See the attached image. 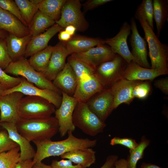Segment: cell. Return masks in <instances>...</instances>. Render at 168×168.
<instances>
[{
    "instance_id": "1",
    "label": "cell",
    "mask_w": 168,
    "mask_h": 168,
    "mask_svg": "<svg viewBox=\"0 0 168 168\" xmlns=\"http://www.w3.org/2000/svg\"><path fill=\"white\" fill-rule=\"evenodd\" d=\"M68 137L66 139L54 141L47 140L33 142L37 150L32 160L34 163L41 162L44 159L52 156H58L65 153L77 150L91 148L97 144L96 139L78 138L74 136L72 132H68Z\"/></svg>"
},
{
    "instance_id": "2",
    "label": "cell",
    "mask_w": 168,
    "mask_h": 168,
    "mask_svg": "<svg viewBox=\"0 0 168 168\" xmlns=\"http://www.w3.org/2000/svg\"><path fill=\"white\" fill-rule=\"evenodd\" d=\"M19 133L30 142L50 140L58 131L55 117L40 119H21L16 124Z\"/></svg>"
},
{
    "instance_id": "3",
    "label": "cell",
    "mask_w": 168,
    "mask_h": 168,
    "mask_svg": "<svg viewBox=\"0 0 168 168\" xmlns=\"http://www.w3.org/2000/svg\"><path fill=\"white\" fill-rule=\"evenodd\" d=\"M145 33V39L148 43L149 55L151 68L168 73V45L162 43L147 21L144 19L138 20Z\"/></svg>"
},
{
    "instance_id": "4",
    "label": "cell",
    "mask_w": 168,
    "mask_h": 168,
    "mask_svg": "<svg viewBox=\"0 0 168 168\" xmlns=\"http://www.w3.org/2000/svg\"><path fill=\"white\" fill-rule=\"evenodd\" d=\"M8 74L21 76L27 81L41 89L52 90L60 94L61 92L52 82L48 80L42 73L36 71L24 57L12 61L4 70Z\"/></svg>"
},
{
    "instance_id": "5",
    "label": "cell",
    "mask_w": 168,
    "mask_h": 168,
    "mask_svg": "<svg viewBox=\"0 0 168 168\" xmlns=\"http://www.w3.org/2000/svg\"><path fill=\"white\" fill-rule=\"evenodd\" d=\"M55 107L47 100L39 96H26L21 100L18 113L21 119H31L46 118L51 116Z\"/></svg>"
},
{
    "instance_id": "6",
    "label": "cell",
    "mask_w": 168,
    "mask_h": 168,
    "mask_svg": "<svg viewBox=\"0 0 168 168\" xmlns=\"http://www.w3.org/2000/svg\"><path fill=\"white\" fill-rule=\"evenodd\" d=\"M72 122L86 134L95 136L102 133L106 126L88 107L86 103L78 102L74 110Z\"/></svg>"
},
{
    "instance_id": "7",
    "label": "cell",
    "mask_w": 168,
    "mask_h": 168,
    "mask_svg": "<svg viewBox=\"0 0 168 168\" xmlns=\"http://www.w3.org/2000/svg\"><path fill=\"white\" fill-rule=\"evenodd\" d=\"M128 63L117 54L113 59L104 62L96 68L94 75L104 88L110 87L122 76Z\"/></svg>"
},
{
    "instance_id": "8",
    "label": "cell",
    "mask_w": 168,
    "mask_h": 168,
    "mask_svg": "<svg viewBox=\"0 0 168 168\" xmlns=\"http://www.w3.org/2000/svg\"><path fill=\"white\" fill-rule=\"evenodd\" d=\"M82 6L79 0H67L62 9L60 18L55 23L63 28L72 25L78 31H86L89 23L81 10Z\"/></svg>"
},
{
    "instance_id": "9",
    "label": "cell",
    "mask_w": 168,
    "mask_h": 168,
    "mask_svg": "<svg viewBox=\"0 0 168 168\" xmlns=\"http://www.w3.org/2000/svg\"><path fill=\"white\" fill-rule=\"evenodd\" d=\"M62 101L59 107L57 109L54 114L58 121V132L60 136L63 137L68 132H73L75 127L72 122V115L74 109L78 102L72 96H69L61 92Z\"/></svg>"
},
{
    "instance_id": "10",
    "label": "cell",
    "mask_w": 168,
    "mask_h": 168,
    "mask_svg": "<svg viewBox=\"0 0 168 168\" xmlns=\"http://www.w3.org/2000/svg\"><path fill=\"white\" fill-rule=\"evenodd\" d=\"M15 92H21L26 96L42 97L53 104L56 109L59 107L62 101V96L61 94L50 89L40 88L23 77L21 81L18 85L12 88L5 90L2 96Z\"/></svg>"
},
{
    "instance_id": "11",
    "label": "cell",
    "mask_w": 168,
    "mask_h": 168,
    "mask_svg": "<svg viewBox=\"0 0 168 168\" xmlns=\"http://www.w3.org/2000/svg\"><path fill=\"white\" fill-rule=\"evenodd\" d=\"M89 109L103 122L113 110V96L110 88H105L86 103Z\"/></svg>"
},
{
    "instance_id": "12",
    "label": "cell",
    "mask_w": 168,
    "mask_h": 168,
    "mask_svg": "<svg viewBox=\"0 0 168 168\" xmlns=\"http://www.w3.org/2000/svg\"><path fill=\"white\" fill-rule=\"evenodd\" d=\"M130 25L126 21L124 23L120 30L114 36L104 40L105 44L109 46L113 52L123 58L128 64L133 61L137 63L129 50L127 40L131 33Z\"/></svg>"
},
{
    "instance_id": "13",
    "label": "cell",
    "mask_w": 168,
    "mask_h": 168,
    "mask_svg": "<svg viewBox=\"0 0 168 168\" xmlns=\"http://www.w3.org/2000/svg\"><path fill=\"white\" fill-rule=\"evenodd\" d=\"M116 54L113 52L109 46L101 44L85 52L71 55L84 62L95 70L100 64L114 59Z\"/></svg>"
},
{
    "instance_id": "14",
    "label": "cell",
    "mask_w": 168,
    "mask_h": 168,
    "mask_svg": "<svg viewBox=\"0 0 168 168\" xmlns=\"http://www.w3.org/2000/svg\"><path fill=\"white\" fill-rule=\"evenodd\" d=\"M24 95L15 92L0 97V123H16L20 119L18 113L19 102Z\"/></svg>"
},
{
    "instance_id": "15",
    "label": "cell",
    "mask_w": 168,
    "mask_h": 168,
    "mask_svg": "<svg viewBox=\"0 0 168 168\" xmlns=\"http://www.w3.org/2000/svg\"><path fill=\"white\" fill-rule=\"evenodd\" d=\"M131 30L132 31L130 39L132 51L131 53L141 66L151 68L147 59V41L139 33L134 17L130 20Z\"/></svg>"
},
{
    "instance_id": "16",
    "label": "cell",
    "mask_w": 168,
    "mask_h": 168,
    "mask_svg": "<svg viewBox=\"0 0 168 168\" xmlns=\"http://www.w3.org/2000/svg\"><path fill=\"white\" fill-rule=\"evenodd\" d=\"M68 53L62 42L60 41L54 46L47 67L42 73L48 80L52 82L63 69L66 63Z\"/></svg>"
},
{
    "instance_id": "17",
    "label": "cell",
    "mask_w": 168,
    "mask_h": 168,
    "mask_svg": "<svg viewBox=\"0 0 168 168\" xmlns=\"http://www.w3.org/2000/svg\"><path fill=\"white\" fill-rule=\"evenodd\" d=\"M0 125L7 131L11 139L19 147L20 161L33 159L36 152L30 142L19 133L16 123L3 122L0 123Z\"/></svg>"
},
{
    "instance_id": "18",
    "label": "cell",
    "mask_w": 168,
    "mask_h": 168,
    "mask_svg": "<svg viewBox=\"0 0 168 168\" xmlns=\"http://www.w3.org/2000/svg\"><path fill=\"white\" fill-rule=\"evenodd\" d=\"M104 88L94 74L78 81L72 96L78 102L86 103L92 96Z\"/></svg>"
},
{
    "instance_id": "19",
    "label": "cell",
    "mask_w": 168,
    "mask_h": 168,
    "mask_svg": "<svg viewBox=\"0 0 168 168\" xmlns=\"http://www.w3.org/2000/svg\"><path fill=\"white\" fill-rule=\"evenodd\" d=\"M69 55L85 52L99 44H105L104 40L75 34L68 41L62 42Z\"/></svg>"
},
{
    "instance_id": "20",
    "label": "cell",
    "mask_w": 168,
    "mask_h": 168,
    "mask_svg": "<svg viewBox=\"0 0 168 168\" xmlns=\"http://www.w3.org/2000/svg\"><path fill=\"white\" fill-rule=\"evenodd\" d=\"M138 82L122 78L110 88L113 96V110L122 103L129 104L133 98L132 96L133 89Z\"/></svg>"
},
{
    "instance_id": "21",
    "label": "cell",
    "mask_w": 168,
    "mask_h": 168,
    "mask_svg": "<svg viewBox=\"0 0 168 168\" xmlns=\"http://www.w3.org/2000/svg\"><path fill=\"white\" fill-rule=\"evenodd\" d=\"M63 29L55 23L43 33L33 36L27 46L24 57L30 56L46 48L50 40Z\"/></svg>"
},
{
    "instance_id": "22",
    "label": "cell",
    "mask_w": 168,
    "mask_h": 168,
    "mask_svg": "<svg viewBox=\"0 0 168 168\" xmlns=\"http://www.w3.org/2000/svg\"><path fill=\"white\" fill-rule=\"evenodd\" d=\"M0 30H4L19 37L30 34L28 26L14 15L0 7Z\"/></svg>"
},
{
    "instance_id": "23",
    "label": "cell",
    "mask_w": 168,
    "mask_h": 168,
    "mask_svg": "<svg viewBox=\"0 0 168 168\" xmlns=\"http://www.w3.org/2000/svg\"><path fill=\"white\" fill-rule=\"evenodd\" d=\"M78 80L73 69L67 63L52 82L61 92L72 96L75 92Z\"/></svg>"
},
{
    "instance_id": "24",
    "label": "cell",
    "mask_w": 168,
    "mask_h": 168,
    "mask_svg": "<svg viewBox=\"0 0 168 168\" xmlns=\"http://www.w3.org/2000/svg\"><path fill=\"white\" fill-rule=\"evenodd\" d=\"M167 74L160 70L143 68L133 61L128 64L124 72L122 78L130 81H152L159 76Z\"/></svg>"
},
{
    "instance_id": "25",
    "label": "cell",
    "mask_w": 168,
    "mask_h": 168,
    "mask_svg": "<svg viewBox=\"0 0 168 168\" xmlns=\"http://www.w3.org/2000/svg\"><path fill=\"white\" fill-rule=\"evenodd\" d=\"M32 37L30 34L24 37H19L8 33L5 39L8 52L12 61H15L24 57L27 46Z\"/></svg>"
},
{
    "instance_id": "26",
    "label": "cell",
    "mask_w": 168,
    "mask_h": 168,
    "mask_svg": "<svg viewBox=\"0 0 168 168\" xmlns=\"http://www.w3.org/2000/svg\"><path fill=\"white\" fill-rule=\"evenodd\" d=\"M96 153V151L91 148H86L66 152L60 156L63 159H67L72 163L87 168L95 162Z\"/></svg>"
},
{
    "instance_id": "27",
    "label": "cell",
    "mask_w": 168,
    "mask_h": 168,
    "mask_svg": "<svg viewBox=\"0 0 168 168\" xmlns=\"http://www.w3.org/2000/svg\"><path fill=\"white\" fill-rule=\"evenodd\" d=\"M153 18L155 20L157 30L156 36L159 37L168 19V0H153Z\"/></svg>"
},
{
    "instance_id": "28",
    "label": "cell",
    "mask_w": 168,
    "mask_h": 168,
    "mask_svg": "<svg viewBox=\"0 0 168 168\" xmlns=\"http://www.w3.org/2000/svg\"><path fill=\"white\" fill-rule=\"evenodd\" d=\"M67 0H42L39 10L55 22L60 18L61 10Z\"/></svg>"
},
{
    "instance_id": "29",
    "label": "cell",
    "mask_w": 168,
    "mask_h": 168,
    "mask_svg": "<svg viewBox=\"0 0 168 168\" xmlns=\"http://www.w3.org/2000/svg\"><path fill=\"white\" fill-rule=\"evenodd\" d=\"M53 48L54 46L48 45L30 56L28 60L30 64L36 71L43 73L48 66Z\"/></svg>"
},
{
    "instance_id": "30",
    "label": "cell",
    "mask_w": 168,
    "mask_h": 168,
    "mask_svg": "<svg viewBox=\"0 0 168 168\" xmlns=\"http://www.w3.org/2000/svg\"><path fill=\"white\" fill-rule=\"evenodd\" d=\"M55 23L54 21L38 10L28 27L30 33L32 37L36 36L42 33L46 29Z\"/></svg>"
},
{
    "instance_id": "31",
    "label": "cell",
    "mask_w": 168,
    "mask_h": 168,
    "mask_svg": "<svg viewBox=\"0 0 168 168\" xmlns=\"http://www.w3.org/2000/svg\"><path fill=\"white\" fill-rule=\"evenodd\" d=\"M67 63L71 67L78 80L94 74L95 70L82 61L69 55Z\"/></svg>"
},
{
    "instance_id": "32",
    "label": "cell",
    "mask_w": 168,
    "mask_h": 168,
    "mask_svg": "<svg viewBox=\"0 0 168 168\" xmlns=\"http://www.w3.org/2000/svg\"><path fill=\"white\" fill-rule=\"evenodd\" d=\"M150 142L149 139L143 136L137 147L129 150V154L126 159L128 168H137L138 161L143 157L144 150L150 145Z\"/></svg>"
},
{
    "instance_id": "33",
    "label": "cell",
    "mask_w": 168,
    "mask_h": 168,
    "mask_svg": "<svg viewBox=\"0 0 168 168\" xmlns=\"http://www.w3.org/2000/svg\"><path fill=\"white\" fill-rule=\"evenodd\" d=\"M135 19L145 20L154 30L153 0H143L138 6L134 15Z\"/></svg>"
},
{
    "instance_id": "34",
    "label": "cell",
    "mask_w": 168,
    "mask_h": 168,
    "mask_svg": "<svg viewBox=\"0 0 168 168\" xmlns=\"http://www.w3.org/2000/svg\"><path fill=\"white\" fill-rule=\"evenodd\" d=\"M22 17L28 27L30 26L35 14L39 10L38 4L31 0H15Z\"/></svg>"
},
{
    "instance_id": "35",
    "label": "cell",
    "mask_w": 168,
    "mask_h": 168,
    "mask_svg": "<svg viewBox=\"0 0 168 168\" xmlns=\"http://www.w3.org/2000/svg\"><path fill=\"white\" fill-rule=\"evenodd\" d=\"M20 152L18 146L0 153V168H14L20 161Z\"/></svg>"
},
{
    "instance_id": "36",
    "label": "cell",
    "mask_w": 168,
    "mask_h": 168,
    "mask_svg": "<svg viewBox=\"0 0 168 168\" xmlns=\"http://www.w3.org/2000/svg\"><path fill=\"white\" fill-rule=\"evenodd\" d=\"M21 80L22 77L12 76L0 67V84L5 90L15 87L18 85Z\"/></svg>"
},
{
    "instance_id": "37",
    "label": "cell",
    "mask_w": 168,
    "mask_h": 168,
    "mask_svg": "<svg viewBox=\"0 0 168 168\" xmlns=\"http://www.w3.org/2000/svg\"><path fill=\"white\" fill-rule=\"evenodd\" d=\"M0 7L14 15L25 25L28 26L23 19L19 9L14 1L0 0Z\"/></svg>"
},
{
    "instance_id": "38",
    "label": "cell",
    "mask_w": 168,
    "mask_h": 168,
    "mask_svg": "<svg viewBox=\"0 0 168 168\" xmlns=\"http://www.w3.org/2000/svg\"><path fill=\"white\" fill-rule=\"evenodd\" d=\"M151 90L150 84L147 82H138L134 87L132 96L140 99H144L149 95Z\"/></svg>"
},
{
    "instance_id": "39",
    "label": "cell",
    "mask_w": 168,
    "mask_h": 168,
    "mask_svg": "<svg viewBox=\"0 0 168 168\" xmlns=\"http://www.w3.org/2000/svg\"><path fill=\"white\" fill-rule=\"evenodd\" d=\"M18 146L11 139L6 130L0 132V153L8 151Z\"/></svg>"
},
{
    "instance_id": "40",
    "label": "cell",
    "mask_w": 168,
    "mask_h": 168,
    "mask_svg": "<svg viewBox=\"0 0 168 168\" xmlns=\"http://www.w3.org/2000/svg\"><path fill=\"white\" fill-rule=\"evenodd\" d=\"M12 62L8 52L5 38H0V67L4 70Z\"/></svg>"
},
{
    "instance_id": "41",
    "label": "cell",
    "mask_w": 168,
    "mask_h": 168,
    "mask_svg": "<svg viewBox=\"0 0 168 168\" xmlns=\"http://www.w3.org/2000/svg\"><path fill=\"white\" fill-rule=\"evenodd\" d=\"M110 144L112 146L121 145L132 150L135 148L138 145L135 140L131 138H120L114 137L110 140Z\"/></svg>"
},
{
    "instance_id": "42",
    "label": "cell",
    "mask_w": 168,
    "mask_h": 168,
    "mask_svg": "<svg viewBox=\"0 0 168 168\" xmlns=\"http://www.w3.org/2000/svg\"><path fill=\"white\" fill-rule=\"evenodd\" d=\"M51 166L52 168H85L80 164L73 165L69 160L64 159L59 161L53 160Z\"/></svg>"
},
{
    "instance_id": "43",
    "label": "cell",
    "mask_w": 168,
    "mask_h": 168,
    "mask_svg": "<svg viewBox=\"0 0 168 168\" xmlns=\"http://www.w3.org/2000/svg\"><path fill=\"white\" fill-rule=\"evenodd\" d=\"M112 0H89L86 1L82 5L85 12H87L112 2Z\"/></svg>"
},
{
    "instance_id": "44",
    "label": "cell",
    "mask_w": 168,
    "mask_h": 168,
    "mask_svg": "<svg viewBox=\"0 0 168 168\" xmlns=\"http://www.w3.org/2000/svg\"><path fill=\"white\" fill-rule=\"evenodd\" d=\"M155 86L166 95L168 94V78L166 77L156 80L154 83Z\"/></svg>"
},
{
    "instance_id": "45",
    "label": "cell",
    "mask_w": 168,
    "mask_h": 168,
    "mask_svg": "<svg viewBox=\"0 0 168 168\" xmlns=\"http://www.w3.org/2000/svg\"><path fill=\"white\" fill-rule=\"evenodd\" d=\"M118 158V156L116 155H112L108 156L107 157L105 163L100 168H112L114 166Z\"/></svg>"
},
{
    "instance_id": "46",
    "label": "cell",
    "mask_w": 168,
    "mask_h": 168,
    "mask_svg": "<svg viewBox=\"0 0 168 168\" xmlns=\"http://www.w3.org/2000/svg\"><path fill=\"white\" fill-rule=\"evenodd\" d=\"M33 164L32 160L20 161L14 168H32Z\"/></svg>"
},
{
    "instance_id": "47",
    "label": "cell",
    "mask_w": 168,
    "mask_h": 168,
    "mask_svg": "<svg viewBox=\"0 0 168 168\" xmlns=\"http://www.w3.org/2000/svg\"><path fill=\"white\" fill-rule=\"evenodd\" d=\"M72 36L64 30H61L58 34V38L60 41L66 42L69 40Z\"/></svg>"
},
{
    "instance_id": "48",
    "label": "cell",
    "mask_w": 168,
    "mask_h": 168,
    "mask_svg": "<svg viewBox=\"0 0 168 168\" xmlns=\"http://www.w3.org/2000/svg\"><path fill=\"white\" fill-rule=\"evenodd\" d=\"M112 168H128L126 159L124 158L118 159Z\"/></svg>"
},
{
    "instance_id": "49",
    "label": "cell",
    "mask_w": 168,
    "mask_h": 168,
    "mask_svg": "<svg viewBox=\"0 0 168 168\" xmlns=\"http://www.w3.org/2000/svg\"><path fill=\"white\" fill-rule=\"evenodd\" d=\"M32 168H52L51 165H46L41 162L34 163Z\"/></svg>"
},
{
    "instance_id": "50",
    "label": "cell",
    "mask_w": 168,
    "mask_h": 168,
    "mask_svg": "<svg viewBox=\"0 0 168 168\" xmlns=\"http://www.w3.org/2000/svg\"><path fill=\"white\" fill-rule=\"evenodd\" d=\"M64 30L72 36L75 34L76 29L74 26L69 25L66 27Z\"/></svg>"
},
{
    "instance_id": "51",
    "label": "cell",
    "mask_w": 168,
    "mask_h": 168,
    "mask_svg": "<svg viewBox=\"0 0 168 168\" xmlns=\"http://www.w3.org/2000/svg\"><path fill=\"white\" fill-rule=\"evenodd\" d=\"M141 168H161L155 165L150 163H143L141 166Z\"/></svg>"
},
{
    "instance_id": "52",
    "label": "cell",
    "mask_w": 168,
    "mask_h": 168,
    "mask_svg": "<svg viewBox=\"0 0 168 168\" xmlns=\"http://www.w3.org/2000/svg\"><path fill=\"white\" fill-rule=\"evenodd\" d=\"M8 33L2 30H0V38H5Z\"/></svg>"
},
{
    "instance_id": "53",
    "label": "cell",
    "mask_w": 168,
    "mask_h": 168,
    "mask_svg": "<svg viewBox=\"0 0 168 168\" xmlns=\"http://www.w3.org/2000/svg\"><path fill=\"white\" fill-rule=\"evenodd\" d=\"M5 90V88L0 84V97L2 96L3 92Z\"/></svg>"
},
{
    "instance_id": "54",
    "label": "cell",
    "mask_w": 168,
    "mask_h": 168,
    "mask_svg": "<svg viewBox=\"0 0 168 168\" xmlns=\"http://www.w3.org/2000/svg\"></svg>"
}]
</instances>
